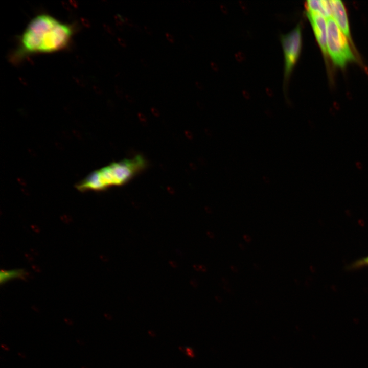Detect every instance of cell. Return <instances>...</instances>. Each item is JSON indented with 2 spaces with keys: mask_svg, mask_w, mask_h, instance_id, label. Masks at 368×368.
Wrapping results in <instances>:
<instances>
[{
  "mask_svg": "<svg viewBox=\"0 0 368 368\" xmlns=\"http://www.w3.org/2000/svg\"><path fill=\"white\" fill-rule=\"evenodd\" d=\"M165 36L167 40L171 43H174L175 41L174 37L169 33H166Z\"/></svg>",
  "mask_w": 368,
  "mask_h": 368,
  "instance_id": "cell-10",
  "label": "cell"
},
{
  "mask_svg": "<svg viewBox=\"0 0 368 368\" xmlns=\"http://www.w3.org/2000/svg\"><path fill=\"white\" fill-rule=\"evenodd\" d=\"M306 15L311 24L316 40L324 55L327 54V22L322 15L314 12L306 11Z\"/></svg>",
  "mask_w": 368,
  "mask_h": 368,
  "instance_id": "cell-5",
  "label": "cell"
},
{
  "mask_svg": "<svg viewBox=\"0 0 368 368\" xmlns=\"http://www.w3.org/2000/svg\"><path fill=\"white\" fill-rule=\"evenodd\" d=\"M356 166L358 169H360V170L362 169L363 168V165H362V163L360 162H357L356 163Z\"/></svg>",
  "mask_w": 368,
  "mask_h": 368,
  "instance_id": "cell-18",
  "label": "cell"
},
{
  "mask_svg": "<svg viewBox=\"0 0 368 368\" xmlns=\"http://www.w3.org/2000/svg\"><path fill=\"white\" fill-rule=\"evenodd\" d=\"M231 269H232V270H233L234 272H236V271H237V268H236V267H235V266H232L231 267Z\"/></svg>",
  "mask_w": 368,
  "mask_h": 368,
  "instance_id": "cell-22",
  "label": "cell"
},
{
  "mask_svg": "<svg viewBox=\"0 0 368 368\" xmlns=\"http://www.w3.org/2000/svg\"><path fill=\"white\" fill-rule=\"evenodd\" d=\"M327 53L334 64L344 67L348 62L355 60L347 36L340 29L332 17L327 18Z\"/></svg>",
  "mask_w": 368,
  "mask_h": 368,
  "instance_id": "cell-3",
  "label": "cell"
},
{
  "mask_svg": "<svg viewBox=\"0 0 368 368\" xmlns=\"http://www.w3.org/2000/svg\"><path fill=\"white\" fill-rule=\"evenodd\" d=\"M147 166L146 159L137 155L132 158L113 162L91 173L78 183L81 191L105 190L127 184Z\"/></svg>",
  "mask_w": 368,
  "mask_h": 368,
  "instance_id": "cell-2",
  "label": "cell"
},
{
  "mask_svg": "<svg viewBox=\"0 0 368 368\" xmlns=\"http://www.w3.org/2000/svg\"><path fill=\"white\" fill-rule=\"evenodd\" d=\"M126 97L127 99L129 101H133L134 100L133 97L131 95H129L128 94H127L126 95Z\"/></svg>",
  "mask_w": 368,
  "mask_h": 368,
  "instance_id": "cell-20",
  "label": "cell"
},
{
  "mask_svg": "<svg viewBox=\"0 0 368 368\" xmlns=\"http://www.w3.org/2000/svg\"><path fill=\"white\" fill-rule=\"evenodd\" d=\"M73 34L68 25L48 14L35 16L29 23L20 40L17 55L49 53L64 49Z\"/></svg>",
  "mask_w": 368,
  "mask_h": 368,
  "instance_id": "cell-1",
  "label": "cell"
},
{
  "mask_svg": "<svg viewBox=\"0 0 368 368\" xmlns=\"http://www.w3.org/2000/svg\"><path fill=\"white\" fill-rule=\"evenodd\" d=\"M25 275V271L20 269L2 270L0 277L1 283H5L11 280L23 278Z\"/></svg>",
  "mask_w": 368,
  "mask_h": 368,
  "instance_id": "cell-8",
  "label": "cell"
},
{
  "mask_svg": "<svg viewBox=\"0 0 368 368\" xmlns=\"http://www.w3.org/2000/svg\"><path fill=\"white\" fill-rule=\"evenodd\" d=\"M195 84L198 88H201L202 85L199 82H196Z\"/></svg>",
  "mask_w": 368,
  "mask_h": 368,
  "instance_id": "cell-21",
  "label": "cell"
},
{
  "mask_svg": "<svg viewBox=\"0 0 368 368\" xmlns=\"http://www.w3.org/2000/svg\"><path fill=\"white\" fill-rule=\"evenodd\" d=\"M125 22L127 25L129 27H134L135 24H134L133 20L129 18L125 17Z\"/></svg>",
  "mask_w": 368,
  "mask_h": 368,
  "instance_id": "cell-11",
  "label": "cell"
},
{
  "mask_svg": "<svg viewBox=\"0 0 368 368\" xmlns=\"http://www.w3.org/2000/svg\"><path fill=\"white\" fill-rule=\"evenodd\" d=\"M329 2L332 9V17L344 34L350 39L349 24L344 5L340 0H330Z\"/></svg>",
  "mask_w": 368,
  "mask_h": 368,
  "instance_id": "cell-6",
  "label": "cell"
},
{
  "mask_svg": "<svg viewBox=\"0 0 368 368\" xmlns=\"http://www.w3.org/2000/svg\"><path fill=\"white\" fill-rule=\"evenodd\" d=\"M243 238L247 242H249L251 241V238L248 235L245 234L243 235Z\"/></svg>",
  "mask_w": 368,
  "mask_h": 368,
  "instance_id": "cell-16",
  "label": "cell"
},
{
  "mask_svg": "<svg viewBox=\"0 0 368 368\" xmlns=\"http://www.w3.org/2000/svg\"><path fill=\"white\" fill-rule=\"evenodd\" d=\"M305 7L306 11L318 13L327 18L332 17V9L329 1H307L305 4Z\"/></svg>",
  "mask_w": 368,
  "mask_h": 368,
  "instance_id": "cell-7",
  "label": "cell"
},
{
  "mask_svg": "<svg viewBox=\"0 0 368 368\" xmlns=\"http://www.w3.org/2000/svg\"><path fill=\"white\" fill-rule=\"evenodd\" d=\"M284 56V77L286 81L296 64L302 44V28L298 24L293 30L281 36Z\"/></svg>",
  "mask_w": 368,
  "mask_h": 368,
  "instance_id": "cell-4",
  "label": "cell"
},
{
  "mask_svg": "<svg viewBox=\"0 0 368 368\" xmlns=\"http://www.w3.org/2000/svg\"><path fill=\"white\" fill-rule=\"evenodd\" d=\"M0 347V348L4 351L8 352L10 351V348L9 346L5 343H1Z\"/></svg>",
  "mask_w": 368,
  "mask_h": 368,
  "instance_id": "cell-14",
  "label": "cell"
},
{
  "mask_svg": "<svg viewBox=\"0 0 368 368\" xmlns=\"http://www.w3.org/2000/svg\"><path fill=\"white\" fill-rule=\"evenodd\" d=\"M144 28L145 31L148 35H152L153 34V31L149 26L147 25H144Z\"/></svg>",
  "mask_w": 368,
  "mask_h": 368,
  "instance_id": "cell-13",
  "label": "cell"
},
{
  "mask_svg": "<svg viewBox=\"0 0 368 368\" xmlns=\"http://www.w3.org/2000/svg\"><path fill=\"white\" fill-rule=\"evenodd\" d=\"M134 27L135 28V29H136V30L137 32H140L142 31V29H141V27H140L139 25H137V24H135L134 26Z\"/></svg>",
  "mask_w": 368,
  "mask_h": 368,
  "instance_id": "cell-19",
  "label": "cell"
},
{
  "mask_svg": "<svg viewBox=\"0 0 368 368\" xmlns=\"http://www.w3.org/2000/svg\"><path fill=\"white\" fill-rule=\"evenodd\" d=\"M368 266V256L356 260L350 266V269H356Z\"/></svg>",
  "mask_w": 368,
  "mask_h": 368,
  "instance_id": "cell-9",
  "label": "cell"
},
{
  "mask_svg": "<svg viewBox=\"0 0 368 368\" xmlns=\"http://www.w3.org/2000/svg\"><path fill=\"white\" fill-rule=\"evenodd\" d=\"M140 61H141V62L142 63V64L144 66H145V67H147V66H148V62H147V61L145 59H144V58H141V60H140Z\"/></svg>",
  "mask_w": 368,
  "mask_h": 368,
  "instance_id": "cell-17",
  "label": "cell"
},
{
  "mask_svg": "<svg viewBox=\"0 0 368 368\" xmlns=\"http://www.w3.org/2000/svg\"><path fill=\"white\" fill-rule=\"evenodd\" d=\"M186 352L188 356H189L190 357H194V354L193 353V351L192 348H187L186 349Z\"/></svg>",
  "mask_w": 368,
  "mask_h": 368,
  "instance_id": "cell-12",
  "label": "cell"
},
{
  "mask_svg": "<svg viewBox=\"0 0 368 368\" xmlns=\"http://www.w3.org/2000/svg\"><path fill=\"white\" fill-rule=\"evenodd\" d=\"M118 40H119V43L123 47H126L127 46V43L125 41V40L123 39L122 38H119Z\"/></svg>",
  "mask_w": 368,
  "mask_h": 368,
  "instance_id": "cell-15",
  "label": "cell"
}]
</instances>
